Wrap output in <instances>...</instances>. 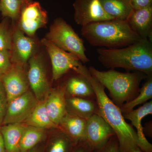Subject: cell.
<instances>
[{"label":"cell","instance_id":"30bf717a","mask_svg":"<svg viewBox=\"0 0 152 152\" xmlns=\"http://www.w3.org/2000/svg\"><path fill=\"white\" fill-rule=\"evenodd\" d=\"M39 101L28 91L8 104L3 125L23 123L29 117Z\"/></svg>","mask_w":152,"mask_h":152},{"label":"cell","instance_id":"9c48e42d","mask_svg":"<svg viewBox=\"0 0 152 152\" xmlns=\"http://www.w3.org/2000/svg\"><path fill=\"white\" fill-rule=\"evenodd\" d=\"M40 44L35 37H30L14 24L10 55L12 64L26 65L30 59L39 52Z\"/></svg>","mask_w":152,"mask_h":152},{"label":"cell","instance_id":"3957f363","mask_svg":"<svg viewBox=\"0 0 152 152\" xmlns=\"http://www.w3.org/2000/svg\"><path fill=\"white\" fill-rule=\"evenodd\" d=\"M82 36L93 46L116 49L128 46L142 39L126 20H111L92 23L82 27Z\"/></svg>","mask_w":152,"mask_h":152},{"label":"cell","instance_id":"d590c367","mask_svg":"<svg viewBox=\"0 0 152 152\" xmlns=\"http://www.w3.org/2000/svg\"><path fill=\"white\" fill-rule=\"evenodd\" d=\"M27 1H28V2H30L32 0H27Z\"/></svg>","mask_w":152,"mask_h":152},{"label":"cell","instance_id":"d6a6232c","mask_svg":"<svg viewBox=\"0 0 152 152\" xmlns=\"http://www.w3.org/2000/svg\"><path fill=\"white\" fill-rule=\"evenodd\" d=\"M0 152H6L5 146L4 143L1 131V127H0Z\"/></svg>","mask_w":152,"mask_h":152},{"label":"cell","instance_id":"f546056e","mask_svg":"<svg viewBox=\"0 0 152 152\" xmlns=\"http://www.w3.org/2000/svg\"><path fill=\"white\" fill-rule=\"evenodd\" d=\"M12 65L10 52L0 50V76L7 72Z\"/></svg>","mask_w":152,"mask_h":152},{"label":"cell","instance_id":"603a6c76","mask_svg":"<svg viewBox=\"0 0 152 152\" xmlns=\"http://www.w3.org/2000/svg\"><path fill=\"white\" fill-rule=\"evenodd\" d=\"M45 129L27 126L24 130L20 142V152H28L45 140Z\"/></svg>","mask_w":152,"mask_h":152},{"label":"cell","instance_id":"ffe728a7","mask_svg":"<svg viewBox=\"0 0 152 152\" xmlns=\"http://www.w3.org/2000/svg\"><path fill=\"white\" fill-rule=\"evenodd\" d=\"M26 126L23 123H15L1 127L6 152H20V142Z\"/></svg>","mask_w":152,"mask_h":152},{"label":"cell","instance_id":"9a60e30c","mask_svg":"<svg viewBox=\"0 0 152 152\" xmlns=\"http://www.w3.org/2000/svg\"><path fill=\"white\" fill-rule=\"evenodd\" d=\"M126 21L131 28L142 39L152 42V6L133 9Z\"/></svg>","mask_w":152,"mask_h":152},{"label":"cell","instance_id":"2e32d148","mask_svg":"<svg viewBox=\"0 0 152 152\" xmlns=\"http://www.w3.org/2000/svg\"><path fill=\"white\" fill-rule=\"evenodd\" d=\"M46 107L53 122L59 126L63 118L67 113L64 86L51 89L46 99Z\"/></svg>","mask_w":152,"mask_h":152},{"label":"cell","instance_id":"5b68a950","mask_svg":"<svg viewBox=\"0 0 152 152\" xmlns=\"http://www.w3.org/2000/svg\"><path fill=\"white\" fill-rule=\"evenodd\" d=\"M45 38L58 48L75 55L82 63L90 61L84 41L62 18L55 19Z\"/></svg>","mask_w":152,"mask_h":152},{"label":"cell","instance_id":"836d02e7","mask_svg":"<svg viewBox=\"0 0 152 152\" xmlns=\"http://www.w3.org/2000/svg\"><path fill=\"white\" fill-rule=\"evenodd\" d=\"M131 152H143L142 151L139 147H136L132 151H131Z\"/></svg>","mask_w":152,"mask_h":152},{"label":"cell","instance_id":"ba28073f","mask_svg":"<svg viewBox=\"0 0 152 152\" xmlns=\"http://www.w3.org/2000/svg\"><path fill=\"white\" fill-rule=\"evenodd\" d=\"M48 12L38 1L27 2L22 9L15 25L25 34L35 37L37 31L45 27L48 22Z\"/></svg>","mask_w":152,"mask_h":152},{"label":"cell","instance_id":"6da1fadb","mask_svg":"<svg viewBox=\"0 0 152 152\" xmlns=\"http://www.w3.org/2000/svg\"><path fill=\"white\" fill-rule=\"evenodd\" d=\"M77 73L86 78L94 91L98 114L113 130L116 136L120 152H131L137 147V136L132 126L125 120L121 109L106 94L105 88L90 74L88 68L82 64Z\"/></svg>","mask_w":152,"mask_h":152},{"label":"cell","instance_id":"e575fe53","mask_svg":"<svg viewBox=\"0 0 152 152\" xmlns=\"http://www.w3.org/2000/svg\"><path fill=\"white\" fill-rule=\"evenodd\" d=\"M37 147L34 148H33V149L31 150V151H29L28 152H42L40 150H38V149L37 148Z\"/></svg>","mask_w":152,"mask_h":152},{"label":"cell","instance_id":"7402d4cb","mask_svg":"<svg viewBox=\"0 0 152 152\" xmlns=\"http://www.w3.org/2000/svg\"><path fill=\"white\" fill-rule=\"evenodd\" d=\"M105 12L114 20H126L133 8L128 0H99Z\"/></svg>","mask_w":152,"mask_h":152},{"label":"cell","instance_id":"44dd1931","mask_svg":"<svg viewBox=\"0 0 152 152\" xmlns=\"http://www.w3.org/2000/svg\"><path fill=\"white\" fill-rule=\"evenodd\" d=\"M46 99L39 101L32 113L25 123L27 126L43 129H61L59 126L53 122L49 116L46 107Z\"/></svg>","mask_w":152,"mask_h":152},{"label":"cell","instance_id":"e0dca14e","mask_svg":"<svg viewBox=\"0 0 152 152\" xmlns=\"http://www.w3.org/2000/svg\"><path fill=\"white\" fill-rule=\"evenodd\" d=\"M87 120L67 113L60 123L59 126L64 133L77 143L85 141Z\"/></svg>","mask_w":152,"mask_h":152},{"label":"cell","instance_id":"83f0119b","mask_svg":"<svg viewBox=\"0 0 152 152\" xmlns=\"http://www.w3.org/2000/svg\"><path fill=\"white\" fill-rule=\"evenodd\" d=\"M7 105V95L0 76V126L2 124Z\"/></svg>","mask_w":152,"mask_h":152},{"label":"cell","instance_id":"52a82bcc","mask_svg":"<svg viewBox=\"0 0 152 152\" xmlns=\"http://www.w3.org/2000/svg\"><path fill=\"white\" fill-rule=\"evenodd\" d=\"M43 55L38 52L28 62L27 74L29 86L38 101L47 97L50 91Z\"/></svg>","mask_w":152,"mask_h":152},{"label":"cell","instance_id":"1f68e13d","mask_svg":"<svg viewBox=\"0 0 152 152\" xmlns=\"http://www.w3.org/2000/svg\"><path fill=\"white\" fill-rule=\"evenodd\" d=\"M71 152H94V150L83 141L76 143Z\"/></svg>","mask_w":152,"mask_h":152},{"label":"cell","instance_id":"8d00e7d4","mask_svg":"<svg viewBox=\"0 0 152 152\" xmlns=\"http://www.w3.org/2000/svg\"><path fill=\"white\" fill-rule=\"evenodd\" d=\"M128 1H129L131 3V0H128Z\"/></svg>","mask_w":152,"mask_h":152},{"label":"cell","instance_id":"4dcf8cb0","mask_svg":"<svg viewBox=\"0 0 152 152\" xmlns=\"http://www.w3.org/2000/svg\"><path fill=\"white\" fill-rule=\"evenodd\" d=\"M133 9L138 10L152 6V0H131Z\"/></svg>","mask_w":152,"mask_h":152},{"label":"cell","instance_id":"ac0fdd59","mask_svg":"<svg viewBox=\"0 0 152 152\" xmlns=\"http://www.w3.org/2000/svg\"><path fill=\"white\" fill-rule=\"evenodd\" d=\"M75 74L67 80L64 86L66 94L72 96L96 100L94 91L86 78L76 72Z\"/></svg>","mask_w":152,"mask_h":152},{"label":"cell","instance_id":"7a4b0ae2","mask_svg":"<svg viewBox=\"0 0 152 152\" xmlns=\"http://www.w3.org/2000/svg\"><path fill=\"white\" fill-rule=\"evenodd\" d=\"M96 51L99 61L106 68H122L152 75V44L149 40L120 48H99Z\"/></svg>","mask_w":152,"mask_h":152},{"label":"cell","instance_id":"f1b7e54d","mask_svg":"<svg viewBox=\"0 0 152 152\" xmlns=\"http://www.w3.org/2000/svg\"><path fill=\"white\" fill-rule=\"evenodd\" d=\"M94 152H120L118 141L115 134L109 139L103 146L94 150Z\"/></svg>","mask_w":152,"mask_h":152},{"label":"cell","instance_id":"5bb4252c","mask_svg":"<svg viewBox=\"0 0 152 152\" xmlns=\"http://www.w3.org/2000/svg\"><path fill=\"white\" fill-rule=\"evenodd\" d=\"M124 118L132 122L137 136V146L143 152H152V145L147 140L142 126V120L152 114V102L145 103L138 109L123 113Z\"/></svg>","mask_w":152,"mask_h":152},{"label":"cell","instance_id":"8992f818","mask_svg":"<svg viewBox=\"0 0 152 152\" xmlns=\"http://www.w3.org/2000/svg\"><path fill=\"white\" fill-rule=\"evenodd\" d=\"M41 43L45 48L50 60L53 80H58L69 71L76 72L83 64L77 57L58 48L45 38Z\"/></svg>","mask_w":152,"mask_h":152},{"label":"cell","instance_id":"d6986e66","mask_svg":"<svg viewBox=\"0 0 152 152\" xmlns=\"http://www.w3.org/2000/svg\"><path fill=\"white\" fill-rule=\"evenodd\" d=\"M67 111L88 120L94 114H98L96 100L79 97L66 96Z\"/></svg>","mask_w":152,"mask_h":152},{"label":"cell","instance_id":"8fae6325","mask_svg":"<svg viewBox=\"0 0 152 152\" xmlns=\"http://www.w3.org/2000/svg\"><path fill=\"white\" fill-rule=\"evenodd\" d=\"M26 66L12 64L9 70L1 76L8 104L29 90L30 86L25 70Z\"/></svg>","mask_w":152,"mask_h":152},{"label":"cell","instance_id":"4fadbf2b","mask_svg":"<svg viewBox=\"0 0 152 152\" xmlns=\"http://www.w3.org/2000/svg\"><path fill=\"white\" fill-rule=\"evenodd\" d=\"M115 134L113 130L99 114L87 120L85 141L93 150L99 148Z\"/></svg>","mask_w":152,"mask_h":152},{"label":"cell","instance_id":"484cf974","mask_svg":"<svg viewBox=\"0 0 152 152\" xmlns=\"http://www.w3.org/2000/svg\"><path fill=\"white\" fill-rule=\"evenodd\" d=\"M76 144L62 131L50 141L46 152H71Z\"/></svg>","mask_w":152,"mask_h":152},{"label":"cell","instance_id":"7c38bea8","mask_svg":"<svg viewBox=\"0 0 152 152\" xmlns=\"http://www.w3.org/2000/svg\"><path fill=\"white\" fill-rule=\"evenodd\" d=\"M73 6L74 20L82 27L96 22L114 20L104 11L99 0H75Z\"/></svg>","mask_w":152,"mask_h":152},{"label":"cell","instance_id":"4316f807","mask_svg":"<svg viewBox=\"0 0 152 152\" xmlns=\"http://www.w3.org/2000/svg\"><path fill=\"white\" fill-rule=\"evenodd\" d=\"M8 18H4L0 22V50L10 51L12 46L14 23Z\"/></svg>","mask_w":152,"mask_h":152},{"label":"cell","instance_id":"277c9868","mask_svg":"<svg viewBox=\"0 0 152 152\" xmlns=\"http://www.w3.org/2000/svg\"><path fill=\"white\" fill-rule=\"evenodd\" d=\"M92 76L108 90L112 101L119 107L138 94L141 82L147 77L144 73H123L115 69L100 71L93 66L88 68Z\"/></svg>","mask_w":152,"mask_h":152},{"label":"cell","instance_id":"cb8c5ba5","mask_svg":"<svg viewBox=\"0 0 152 152\" xmlns=\"http://www.w3.org/2000/svg\"><path fill=\"white\" fill-rule=\"evenodd\" d=\"M152 98V77L149 76V78L143 84L140 88L138 94L132 101L126 103L120 108L122 113H127L134 110L139 105L147 102V101Z\"/></svg>","mask_w":152,"mask_h":152},{"label":"cell","instance_id":"d4e9b609","mask_svg":"<svg viewBox=\"0 0 152 152\" xmlns=\"http://www.w3.org/2000/svg\"><path fill=\"white\" fill-rule=\"evenodd\" d=\"M27 0H0V13L4 18L10 19L16 23Z\"/></svg>","mask_w":152,"mask_h":152}]
</instances>
